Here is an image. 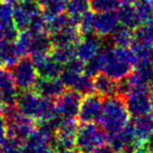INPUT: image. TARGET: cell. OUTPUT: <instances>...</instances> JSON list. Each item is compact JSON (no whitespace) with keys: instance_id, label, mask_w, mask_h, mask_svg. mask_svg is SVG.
<instances>
[{"instance_id":"cell-1","label":"cell","mask_w":153,"mask_h":153,"mask_svg":"<svg viewBox=\"0 0 153 153\" xmlns=\"http://www.w3.org/2000/svg\"><path fill=\"white\" fill-rule=\"evenodd\" d=\"M102 62V71L113 80H120L132 71L137 57L129 47H105L99 53Z\"/></svg>"},{"instance_id":"cell-2","label":"cell","mask_w":153,"mask_h":153,"mask_svg":"<svg viewBox=\"0 0 153 153\" xmlns=\"http://www.w3.org/2000/svg\"><path fill=\"white\" fill-rule=\"evenodd\" d=\"M129 117L124 99L112 96L103 101L102 113L98 123L108 135L121 130L129 122Z\"/></svg>"},{"instance_id":"cell-3","label":"cell","mask_w":153,"mask_h":153,"mask_svg":"<svg viewBox=\"0 0 153 153\" xmlns=\"http://www.w3.org/2000/svg\"><path fill=\"white\" fill-rule=\"evenodd\" d=\"M107 133L96 123H83L78 126L74 147L81 153H91L94 149L106 144Z\"/></svg>"},{"instance_id":"cell-4","label":"cell","mask_w":153,"mask_h":153,"mask_svg":"<svg viewBox=\"0 0 153 153\" xmlns=\"http://www.w3.org/2000/svg\"><path fill=\"white\" fill-rule=\"evenodd\" d=\"M11 69L12 76L19 91L33 89L38 79V72L30 57H21Z\"/></svg>"},{"instance_id":"cell-5","label":"cell","mask_w":153,"mask_h":153,"mask_svg":"<svg viewBox=\"0 0 153 153\" xmlns=\"http://www.w3.org/2000/svg\"><path fill=\"white\" fill-rule=\"evenodd\" d=\"M107 142L115 153H133L142 143L136 137L133 125L128 122L121 130L107 135Z\"/></svg>"},{"instance_id":"cell-6","label":"cell","mask_w":153,"mask_h":153,"mask_svg":"<svg viewBox=\"0 0 153 153\" xmlns=\"http://www.w3.org/2000/svg\"><path fill=\"white\" fill-rule=\"evenodd\" d=\"M78 129L76 119H62L55 131V140L53 147L56 151L71 149L74 147V140Z\"/></svg>"},{"instance_id":"cell-7","label":"cell","mask_w":153,"mask_h":153,"mask_svg":"<svg viewBox=\"0 0 153 153\" xmlns=\"http://www.w3.org/2000/svg\"><path fill=\"white\" fill-rule=\"evenodd\" d=\"M102 97L97 94H90L82 97L80 103L79 112H78V122L83 123H96L99 121L102 113L103 100Z\"/></svg>"},{"instance_id":"cell-8","label":"cell","mask_w":153,"mask_h":153,"mask_svg":"<svg viewBox=\"0 0 153 153\" xmlns=\"http://www.w3.org/2000/svg\"><path fill=\"white\" fill-rule=\"evenodd\" d=\"M82 96L74 89H65L55 101L56 110L62 119H76Z\"/></svg>"},{"instance_id":"cell-9","label":"cell","mask_w":153,"mask_h":153,"mask_svg":"<svg viewBox=\"0 0 153 153\" xmlns=\"http://www.w3.org/2000/svg\"><path fill=\"white\" fill-rule=\"evenodd\" d=\"M40 7L36 1L19 0L13 7V23L18 30H27L33 17L40 13Z\"/></svg>"},{"instance_id":"cell-10","label":"cell","mask_w":153,"mask_h":153,"mask_svg":"<svg viewBox=\"0 0 153 153\" xmlns=\"http://www.w3.org/2000/svg\"><path fill=\"white\" fill-rule=\"evenodd\" d=\"M125 105L129 115L133 117H142L152 112L151 91L134 90L125 99Z\"/></svg>"},{"instance_id":"cell-11","label":"cell","mask_w":153,"mask_h":153,"mask_svg":"<svg viewBox=\"0 0 153 153\" xmlns=\"http://www.w3.org/2000/svg\"><path fill=\"white\" fill-rule=\"evenodd\" d=\"M41 103H42V97L36 94L33 89H30L18 92L16 106L21 115L36 121L40 110Z\"/></svg>"},{"instance_id":"cell-12","label":"cell","mask_w":153,"mask_h":153,"mask_svg":"<svg viewBox=\"0 0 153 153\" xmlns=\"http://www.w3.org/2000/svg\"><path fill=\"white\" fill-rule=\"evenodd\" d=\"M103 47V38L92 33L82 37L80 42L76 45V58L84 63L96 57Z\"/></svg>"},{"instance_id":"cell-13","label":"cell","mask_w":153,"mask_h":153,"mask_svg":"<svg viewBox=\"0 0 153 153\" xmlns=\"http://www.w3.org/2000/svg\"><path fill=\"white\" fill-rule=\"evenodd\" d=\"M37 127L36 121L20 114L17 119L7 124V137L25 142Z\"/></svg>"},{"instance_id":"cell-14","label":"cell","mask_w":153,"mask_h":153,"mask_svg":"<svg viewBox=\"0 0 153 153\" xmlns=\"http://www.w3.org/2000/svg\"><path fill=\"white\" fill-rule=\"evenodd\" d=\"M30 59L36 66L37 72L40 78H59L64 66L56 62L49 53L30 56Z\"/></svg>"},{"instance_id":"cell-15","label":"cell","mask_w":153,"mask_h":153,"mask_svg":"<svg viewBox=\"0 0 153 153\" xmlns=\"http://www.w3.org/2000/svg\"><path fill=\"white\" fill-rule=\"evenodd\" d=\"M33 90L43 98L56 100L65 90V86L63 85L60 78H40L38 76V79L33 87Z\"/></svg>"},{"instance_id":"cell-16","label":"cell","mask_w":153,"mask_h":153,"mask_svg":"<svg viewBox=\"0 0 153 153\" xmlns=\"http://www.w3.org/2000/svg\"><path fill=\"white\" fill-rule=\"evenodd\" d=\"M119 25V19L115 11L97 13V15H94V33L102 38L110 36Z\"/></svg>"},{"instance_id":"cell-17","label":"cell","mask_w":153,"mask_h":153,"mask_svg":"<svg viewBox=\"0 0 153 153\" xmlns=\"http://www.w3.org/2000/svg\"><path fill=\"white\" fill-rule=\"evenodd\" d=\"M12 74L0 66V100L2 104L16 105L18 91Z\"/></svg>"},{"instance_id":"cell-18","label":"cell","mask_w":153,"mask_h":153,"mask_svg":"<svg viewBox=\"0 0 153 153\" xmlns=\"http://www.w3.org/2000/svg\"><path fill=\"white\" fill-rule=\"evenodd\" d=\"M115 13H117L120 25L133 30L142 24L133 4L123 3L122 5H119Z\"/></svg>"},{"instance_id":"cell-19","label":"cell","mask_w":153,"mask_h":153,"mask_svg":"<svg viewBox=\"0 0 153 153\" xmlns=\"http://www.w3.org/2000/svg\"><path fill=\"white\" fill-rule=\"evenodd\" d=\"M115 87L117 81L103 72H99L94 76V94H99L103 99L115 96Z\"/></svg>"},{"instance_id":"cell-20","label":"cell","mask_w":153,"mask_h":153,"mask_svg":"<svg viewBox=\"0 0 153 153\" xmlns=\"http://www.w3.org/2000/svg\"><path fill=\"white\" fill-rule=\"evenodd\" d=\"M14 42L0 39V66L7 69L12 68L20 59Z\"/></svg>"},{"instance_id":"cell-21","label":"cell","mask_w":153,"mask_h":153,"mask_svg":"<svg viewBox=\"0 0 153 153\" xmlns=\"http://www.w3.org/2000/svg\"><path fill=\"white\" fill-rule=\"evenodd\" d=\"M131 123L133 125L136 137L140 143H144L153 133V112L134 117Z\"/></svg>"},{"instance_id":"cell-22","label":"cell","mask_w":153,"mask_h":153,"mask_svg":"<svg viewBox=\"0 0 153 153\" xmlns=\"http://www.w3.org/2000/svg\"><path fill=\"white\" fill-rule=\"evenodd\" d=\"M53 44H72L76 45L82 39L76 25H68L63 30L51 35Z\"/></svg>"},{"instance_id":"cell-23","label":"cell","mask_w":153,"mask_h":153,"mask_svg":"<svg viewBox=\"0 0 153 153\" xmlns=\"http://www.w3.org/2000/svg\"><path fill=\"white\" fill-rule=\"evenodd\" d=\"M53 41L48 34H34L28 55H47L53 48Z\"/></svg>"},{"instance_id":"cell-24","label":"cell","mask_w":153,"mask_h":153,"mask_svg":"<svg viewBox=\"0 0 153 153\" xmlns=\"http://www.w3.org/2000/svg\"><path fill=\"white\" fill-rule=\"evenodd\" d=\"M49 55L56 62L65 65L67 62L76 57V45L53 44Z\"/></svg>"},{"instance_id":"cell-25","label":"cell","mask_w":153,"mask_h":153,"mask_svg":"<svg viewBox=\"0 0 153 153\" xmlns=\"http://www.w3.org/2000/svg\"><path fill=\"white\" fill-rule=\"evenodd\" d=\"M133 39V30L125 26H117V28L110 35V40L113 46L130 47Z\"/></svg>"},{"instance_id":"cell-26","label":"cell","mask_w":153,"mask_h":153,"mask_svg":"<svg viewBox=\"0 0 153 153\" xmlns=\"http://www.w3.org/2000/svg\"><path fill=\"white\" fill-rule=\"evenodd\" d=\"M33 38H34V34L28 28L24 30H19L17 38L14 41V44H15V47L20 57L28 55L30 47L33 42Z\"/></svg>"},{"instance_id":"cell-27","label":"cell","mask_w":153,"mask_h":153,"mask_svg":"<svg viewBox=\"0 0 153 153\" xmlns=\"http://www.w3.org/2000/svg\"><path fill=\"white\" fill-rule=\"evenodd\" d=\"M71 89H74V91L80 94L82 97L94 94V79H92V76H88L87 74L83 72V74L78 76V79L76 80Z\"/></svg>"},{"instance_id":"cell-28","label":"cell","mask_w":153,"mask_h":153,"mask_svg":"<svg viewBox=\"0 0 153 153\" xmlns=\"http://www.w3.org/2000/svg\"><path fill=\"white\" fill-rule=\"evenodd\" d=\"M94 14L91 11H86L78 18L76 22V28L79 30L80 35L82 37L87 36L94 33Z\"/></svg>"},{"instance_id":"cell-29","label":"cell","mask_w":153,"mask_h":153,"mask_svg":"<svg viewBox=\"0 0 153 153\" xmlns=\"http://www.w3.org/2000/svg\"><path fill=\"white\" fill-rule=\"evenodd\" d=\"M134 7L142 24H147L153 21V2L147 0H138L134 3Z\"/></svg>"},{"instance_id":"cell-30","label":"cell","mask_w":153,"mask_h":153,"mask_svg":"<svg viewBox=\"0 0 153 153\" xmlns=\"http://www.w3.org/2000/svg\"><path fill=\"white\" fill-rule=\"evenodd\" d=\"M120 5V0H88L89 10L94 13L117 11Z\"/></svg>"},{"instance_id":"cell-31","label":"cell","mask_w":153,"mask_h":153,"mask_svg":"<svg viewBox=\"0 0 153 153\" xmlns=\"http://www.w3.org/2000/svg\"><path fill=\"white\" fill-rule=\"evenodd\" d=\"M13 24V5L0 1V39L3 32Z\"/></svg>"},{"instance_id":"cell-32","label":"cell","mask_w":153,"mask_h":153,"mask_svg":"<svg viewBox=\"0 0 153 153\" xmlns=\"http://www.w3.org/2000/svg\"><path fill=\"white\" fill-rule=\"evenodd\" d=\"M65 10L70 17L79 18L84 12L89 10L88 1L87 0H67Z\"/></svg>"},{"instance_id":"cell-33","label":"cell","mask_w":153,"mask_h":153,"mask_svg":"<svg viewBox=\"0 0 153 153\" xmlns=\"http://www.w3.org/2000/svg\"><path fill=\"white\" fill-rule=\"evenodd\" d=\"M23 142L13 137H7L0 146V153H23Z\"/></svg>"},{"instance_id":"cell-34","label":"cell","mask_w":153,"mask_h":153,"mask_svg":"<svg viewBox=\"0 0 153 153\" xmlns=\"http://www.w3.org/2000/svg\"><path fill=\"white\" fill-rule=\"evenodd\" d=\"M133 90V86L129 79V74L120 80H117V87H115V96L122 99H125L129 96Z\"/></svg>"},{"instance_id":"cell-35","label":"cell","mask_w":153,"mask_h":153,"mask_svg":"<svg viewBox=\"0 0 153 153\" xmlns=\"http://www.w3.org/2000/svg\"><path fill=\"white\" fill-rule=\"evenodd\" d=\"M5 138H7V123H5L2 115L0 114V146L2 145Z\"/></svg>"},{"instance_id":"cell-36","label":"cell","mask_w":153,"mask_h":153,"mask_svg":"<svg viewBox=\"0 0 153 153\" xmlns=\"http://www.w3.org/2000/svg\"><path fill=\"white\" fill-rule=\"evenodd\" d=\"M91 153H115V152L113 151V149L111 148L109 145L104 144V145H102V146L98 147L97 149H94Z\"/></svg>"},{"instance_id":"cell-37","label":"cell","mask_w":153,"mask_h":153,"mask_svg":"<svg viewBox=\"0 0 153 153\" xmlns=\"http://www.w3.org/2000/svg\"><path fill=\"white\" fill-rule=\"evenodd\" d=\"M144 26H145V28H146L149 40H150V42L152 43V45H153V21H151L150 23L144 24Z\"/></svg>"},{"instance_id":"cell-38","label":"cell","mask_w":153,"mask_h":153,"mask_svg":"<svg viewBox=\"0 0 153 153\" xmlns=\"http://www.w3.org/2000/svg\"><path fill=\"white\" fill-rule=\"evenodd\" d=\"M144 145H145V147L150 151V153H153V133L145 140Z\"/></svg>"},{"instance_id":"cell-39","label":"cell","mask_w":153,"mask_h":153,"mask_svg":"<svg viewBox=\"0 0 153 153\" xmlns=\"http://www.w3.org/2000/svg\"><path fill=\"white\" fill-rule=\"evenodd\" d=\"M133 153H150V151H149L148 149L145 147V145H144V146L140 145V146H138L137 148L133 151Z\"/></svg>"},{"instance_id":"cell-40","label":"cell","mask_w":153,"mask_h":153,"mask_svg":"<svg viewBox=\"0 0 153 153\" xmlns=\"http://www.w3.org/2000/svg\"><path fill=\"white\" fill-rule=\"evenodd\" d=\"M58 153H81L79 150H76V149H74V148H71V149H65V150H61V151H59Z\"/></svg>"},{"instance_id":"cell-41","label":"cell","mask_w":153,"mask_h":153,"mask_svg":"<svg viewBox=\"0 0 153 153\" xmlns=\"http://www.w3.org/2000/svg\"><path fill=\"white\" fill-rule=\"evenodd\" d=\"M146 59H148L149 61L152 63V65H153V46H152V48L149 51V53H148V55H147Z\"/></svg>"},{"instance_id":"cell-42","label":"cell","mask_w":153,"mask_h":153,"mask_svg":"<svg viewBox=\"0 0 153 153\" xmlns=\"http://www.w3.org/2000/svg\"><path fill=\"white\" fill-rule=\"evenodd\" d=\"M138 0H120V2L122 3H127V4H134L135 2H137Z\"/></svg>"},{"instance_id":"cell-43","label":"cell","mask_w":153,"mask_h":153,"mask_svg":"<svg viewBox=\"0 0 153 153\" xmlns=\"http://www.w3.org/2000/svg\"><path fill=\"white\" fill-rule=\"evenodd\" d=\"M0 1H2V2H4V3H7V4L14 5L15 3H17L19 0H0Z\"/></svg>"},{"instance_id":"cell-44","label":"cell","mask_w":153,"mask_h":153,"mask_svg":"<svg viewBox=\"0 0 153 153\" xmlns=\"http://www.w3.org/2000/svg\"><path fill=\"white\" fill-rule=\"evenodd\" d=\"M151 104H152V112H153V92L151 91Z\"/></svg>"},{"instance_id":"cell-45","label":"cell","mask_w":153,"mask_h":153,"mask_svg":"<svg viewBox=\"0 0 153 153\" xmlns=\"http://www.w3.org/2000/svg\"><path fill=\"white\" fill-rule=\"evenodd\" d=\"M150 87H151V91L153 92V80L151 81V84H150Z\"/></svg>"},{"instance_id":"cell-46","label":"cell","mask_w":153,"mask_h":153,"mask_svg":"<svg viewBox=\"0 0 153 153\" xmlns=\"http://www.w3.org/2000/svg\"><path fill=\"white\" fill-rule=\"evenodd\" d=\"M1 108H2V102L0 100V112H1Z\"/></svg>"},{"instance_id":"cell-47","label":"cell","mask_w":153,"mask_h":153,"mask_svg":"<svg viewBox=\"0 0 153 153\" xmlns=\"http://www.w3.org/2000/svg\"><path fill=\"white\" fill-rule=\"evenodd\" d=\"M30 1H36V2H37V1H38V0H30Z\"/></svg>"},{"instance_id":"cell-48","label":"cell","mask_w":153,"mask_h":153,"mask_svg":"<svg viewBox=\"0 0 153 153\" xmlns=\"http://www.w3.org/2000/svg\"><path fill=\"white\" fill-rule=\"evenodd\" d=\"M87 1H88V0H87Z\"/></svg>"}]
</instances>
